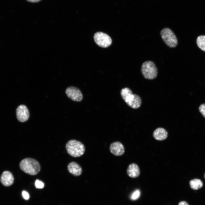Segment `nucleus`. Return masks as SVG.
<instances>
[{
    "label": "nucleus",
    "instance_id": "nucleus-1",
    "mask_svg": "<svg viewBox=\"0 0 205 205\" xmlns=\"http://www.w3.org/2000/svg\"><path fill=\"white\" fill-rule=\"evenodd\" d=\"M121 96L130 107L135 109L139 108L141 106L142 100L138 95L133 94L132 91L128 87L122 89L120 91Z\"/></svg>",
    "mask_w": 205,
    "mask_h": 205
},
{
    "label": "nucleus",
    "instance_id": "nucleus-2",
    "mask_svg": "<svg viewBox=\"0 0 205 205\" xmlns=\"http://www.w3.org/2000/svg\"><path fill=\"white\" fill-rule=\"evenodd\" d=\"M19 167L22 171L31 175H37L41 169L38 162L30 158H26L22 160L20 163Z\"/></svg>",
    "mask_w": 205,
    "mask_h": 205
},
{
    "label": "nucleus",
    "instance_id": "nucleus-3",
    "mask_svg": "<svg viewBox=\"0 0 205 205\" xmlns=\"http://www.w3.org/2000/svg\"><path fill=\"white\" fill-rule=\"evenodd\" d=\"M65 149L67 153L73 157L81 156L84 154L85 151L83 144L75 140L69 141L66 144Z\"/></svg>",
    "mask_w": 205,
    "mask_h": 205
},
{
    "label": "nucleus",
    "instance_id": "nucleus-4",
    "mask_svg": "<svg viewBox=\"0 0 205 205\" xmlns=\"http://www.w3.org/2000/svg\"><path fill=\"white\" fill-rule=\"evenodd\" d=\"M141 70L143 77L147 79H153L157 76V69L152 61H147L144 62L141 66Z\"/></svg>",
    "mask_w": 205,
    "mask_h": 205
},
{
    "label": "nucleus",
    "instance_id": "nucleus-5",
    "mask_svg": "<svg viewBox=\"0 0 205 205\" xmlns=\"http://www.w3.org/2000/svg\"><path fill=\"white\" fill-rule=\"evenodd\" d=\"M160 35L165 43L169 47L173 48L178 44L177 38L174 33L170 28H165L161 31Z\"/></svg>",
    "mask_w": 205,
    "mask_h": 205
},
{
    "label": "nucleus",
    "instance_id": "nucleus-6",
    "mask_svg": "<svg viewBox=\"0 0 205 205\" xmlns=\"http://www.w3.org/2000/svg\"><path fill=\"white\" fill-rule=\"evenodd\" d=\"M94 39L95 43L99 46L103 48L110 46L112 42V39L109 35L101 32L95 33Z\"/></svg>",
    "mask_w": 205,
    "mask_h": 205
},
{
    "label": "nucleus",
    "instance_id": "nucleus-7",
    "mask_svg": "<svg viewBox=\"0 0 205 205\" xmlns=\"http://www.w3.org/2000/svg\"><path fill=\"white\" fill-rule=\"evenodd\" d=\"M65 92L68 98L76 102H80L83 99V96L81 90L74 86H69L66 89Z\"/></svg>",
    "mask_w": 205,
    "mask_h": 205
},
{
    "label": "nucleus",
    "instance_id": "nucleus-8",
    "mask_svg": "<svg viewBox=\"0 0 205 205\" xmlns=\"http://www.w3.org/2000/svg\"><path fill=\"white\" fill-rule=\"evenodd\" d=\"M16 113L17 120L20 122H26L30 116L29 110L27 106L24 104L20 105L17 107Z\"/></svg>",
    "mask_w": 205,
    "mask_h": 205
},
{
    "label": "nucleus",
    "instance_id": "nucleus-9",
    "mask_svg": "<svg viewBox=\"0 0 205 205\" xmlns=\"http://www.w3.org/2000/svg\"><path fill=\"white\" fill-rule=\"evenodd\" d=\"M109 149L111 153L116 156H121L125 152L124 145L119 142H115L112 143L110 145Z\"/></svg>",
    "mask_w": 205,
    "mask_h": 205
},
{
    "label": "nucleus",
    "instance_id": "nucleus-10",
    "mask_svg": "<svg viewBox=\"0 0 205 205\" xmlns=\"http://www.w3.org/2000/svg\"><path fill=\"white\" fill-rule=\"evenodd\" d=\"M0 181L3 185L5 186L11 185L14 181V178L12 173L8 171H5L2 173Z\"/></svg>",
    "mask_w": 205,
    "mask_h": 205
},
{
    "label": "nucleus",
    "instance_id": "nucleus-11",
    "mask_svg": "<svg viewBox=\"0 0 205 205\" xmlns=\"http://www.w3.org/2000/svg\"><path fill=\"white\" fill-rule=\"evenodd\" d=\"M67 170L68 172L75 176H78L82 173V169L80 165L75 161L69 163L67 165Z\"/></svg>",
    "mask_w": 205,
    "mask_h": 205
},
{
    "label": "nucleus",
    "instance_id": "nucleus-12",
    "mask_svg": "<svg viewBox=\"0 0 205 205\" xmlns=\"http://www.w3.org/2000/svg\"><path fill=\"white\" fill-rule=\"evenodd\" d=\"M153 138L158 141H162L166 139L168 136V133L164 128L159 127L155 129L153 132Z\"/></svg>",
    "mask_w": 205,
    "mask_h": 205
},
{
    "label": "nucleus",
    "instance_id": "nucleus-13",
    "mask_svg": "<svg viewBox=\"0 0 205 205\" xmlns=\"http://www.w3.org/2000/svg\"><path fill=\"white\" fill-rule=\"evenodd\" d=\"M128 175L132 178H136L140 174V170L138 165L136 164L133 163L128 166L127 170Z\"/></svg>",
    "mask_w": 205,
    "mask_h": 205
},
{
    "label": "nucleus",
    "instance_id": "nucleus-14",
    "mask_svg": "<svg viewBox=\"0 0 205 205\" xmlns=\"http://www.w3.org/2000/svg\"><path fill=\"white\" fill-rule=\"evenodd\" d=\"M189 185L192 189L196 190L200 189L203 186V183L200 179H194L190 181Z\"/></svg>",
    "mask_w": 205,
    "mask_h": 205
},
{
    "label": "nucleus",
    "instance_id": "nucleus-15",
    "mask_svg": "<svg viewBox=\"0 0 205 205\" xmlns=\"http://www.w3.org/2000/svg\"><path fill=\"white\" fill-rule=\"evenodd\" d=\"M196 42L198 47L202 50L205 52V35L198 36Z\"/></svg>",
    "mask_w": 205,
    "mask_h": 205
},
{
    "label": "nucleus",
    "instance_id": "nucleus-16",
    "mask_svg": "<svg viewBox=\"0 0 205 205\" xmlns=\"http://www.w3.org/2000/svg\"><path fill=\"white\" fill-rule=\"evenodd\" d=\"M35 184L36 188H44V183L38 180H36Z\"/></svg>",
    "mask_w": 205,
    "mask_h": 205
},
{
    "label": "nucleus",
    "instance_id": "nucleus-17",
    "mask_svg": "<svg viewBox=\"0 0 205 205\" xmlns=\"http://www.w3.org/2000/svg\"><path fill=\"white\" fill-rule=\"evenodd\" d=\"M198 109L200 112L205 118V103L201 104L199 106Z\"/></svg>",
    "mask_w": 205,
    "mask_h": 205
},
{
    "label": "nucleus",
    "instance_id": "nucleus-18",
    "mask_svg": "<svg viewBox=\"0 0 205 205\" xmlns=\"http://www.w3.org/2000/svg\"><path fill=\"white\" fill-rule=\"evenodd\" d=\"M22 196L23 198L25 200L28 199L29 198V195L28 193L25 191H23L22 192Z\"/></svg>",
    "mask_w": 205,
    "mask_h": 205
},
{
    "label": "nucleus",
    "instance_id": "nucleus-19",
    "mask_svg": "<svg viewBox=\"0 0 205 205\" xmlns=\"http://www.w3.org/2000/svg\"><path fill=\"white\" fill-rule=\"evenodd\" d=\"M140 192L138 191L135 192L132 196V198L133 199H135L138 198L140 195Z\"/></svg>",
    "mask_w": 205,
    "mask_h": 205
},
{
    "label": "nucleus",
    "instance_id": "nucleus-20",
    "mask_svg": "<svg viewBox=\"0 0 205 205\" xmlns=\"http://www.w3.org/2000/svg\"><path fill=\"white\" fill-rule=\"evenodd\" d=\"M178 205H189L188 203L185 201H181L180 202Z\"/></svg>",
    "mask_w": 205,
    "mask_h": 205
},
{
    "label": "nucleus",
    "instance_id": "nucleus-21",
    "mask_svg": "<svg viewBox=\"0 0 205 205\" xmlns=\"http://www.w3.org/2000/svg\"><path fill=\"white\" fill-rule=\"evenodd\" d=\"M26 1L31 3H37L41 1V0H26Z\"/></svg>",
    "mask_w": 205,
    "mask_h": 205
},
{
    "label": "nucleus",
    "instance_id": "nucleus-22",
    "mask_svg": "<svg viewBox=\"0 0 205 205\" xmlns=\"http://www.w3.org/2000/svg\"><path fill=\"white\" fill-rule=\"evenodd\" d=\"M204 179H205V173H204Z\"/></svg>",
    "mask_w": 205,
    "mask_h": 205
}]
</instances>
